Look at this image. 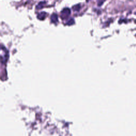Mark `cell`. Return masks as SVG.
I'll list each match as a JSON object with an SVG mask.
<instances>
[{
  "label": "cell",
  "mask_w": 136,
  "mask_h": 136,
  "mask_svg": "<svg viewBox=\"0 0 136 136\" xmlns=\"http://www.w3.org/2000/svg\"><path fill=\"white\" fill-rule=\"evenodd\" d=\"M74 23V19H70L69 21L68 22V25H72Z\"/></svg>",
  "instance_id": "6"
},
{
  "label": "cell",
  "mask_w": 136,
  "mask_h": 136,
  "mask_svg": "<svg viewBox=\"0 0 136 136\" xmlns=\"http://www.w3.org/2000/svg\"><path fill=\"white\" fill-rule=\"evenodd\" d=\"M51 19L53 23H56L57 21H58V16H57V15L55 13H53L52 15L51 16Z\"/></svg>",
  "instance_id": "3"
},
{
  "label": "cell",
  "mask_w": 136,
  "mask_h": 136,
  "mask_svg": "<svg viewBox=\"0 0 136 136\" xmlns=\"http://www.w3.org/2000/svg\"><path fill=\"white\" fill-rule=\"evenodd\" d=\"M135 15H136V12H135Z\"/></svg>",
  "instance_id": "7"
},
{
  "label": "cell",
  "mask_w": 136,
  "mask_h": 136,
  "mask_svg": "<svg viewBox=\"0 0 136 136\" xmlns=\"http://www.w3.org/2000/svg\"><path fill=\"white\" fill-rule=\"evenodd\" d=\"M46 16V13L45 12H41L38 14V18L40 20H43Z\"/></svg>",
  "instance_id": "2"
},
{
  "label": "cell",
  "mask_w": 136,
  "mask_h": 136,
  "mask_svg": "<svg viewBox=\"0 0 136 136\" xmlns=\"http://www.w3.org/2000/svg\"><path fill=\"white\" fill-rule=\"evenodd\" d=\"M44 3H45V2H43V1L40 2L38 4V5H37V8L41 9V8H42V7L43 6V5H44Z\"/></svg>",
  "instance_id": "4"
},
{
  "label": "cell",
  "mask_w": 136,
  "mask_h": 136,
  "mask_svg": "<svg viewBox=\"0 0 136 136\" xmlns=\"http://www.w3.org/2000/svg\"><path fill=\"white\" fill-rule=\"evenodd\" d=\"M70 10L69 8H65L64 9L62 12V17H66V16H68L70 15Z\"/></svg>",
  "instance_id": "1"
},
{
  "label": "cell",
  "mask_w": 136,
  "mask_h": 136,
  "mask_svg": "<svg viewBox=\"0 0 136 136\" xmlns=\"http://www.w3.org/2000/svg\"><path fill=\"white\" fill-rule=\"evenodd\" d=\"M80 5H79V4H77V5H74V6H73V9H74V10H79L80 9Z\"/></svg>",
  "instance_id": "5"
}]
</instances>
